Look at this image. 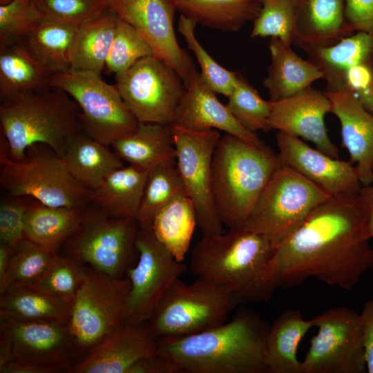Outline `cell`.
Instances as JSON below:
<instances>
[{
  "mask_svg": "<svg viewBox=\"0 0 373 373\" xmlns=\"http://www.w3.org/2000/svg\"><path fill=\"white\" fill-rule=\"evenodd\" d=\"M269 326L256 314L239 309L229 323L196 334L161 336L157 353L180 373H263Z\"/></svg>",
  "mask_w": 373,
  "mask_h": 373,
  "instance_id": "7a4b0ae2",
  "label": "cell"
},
{
  "mask_svg": "<svg viewBox=\"0 0 373 373\" xmlns=\"http://www.w3.org/2000/svg\"><path fill=\"white\" fill-rule=\"evenodd\" d=\"M323 73L326 90H336L346 73L373 55V38L363 32L344 37L330 46L300 48Z\"/></svg>",
  "mask_w": 373,
  "mask_h": 373,
  "instance_id": "1f68e13d",
  "label": "cell"
},
{
  "mask_svg": "<svg viewBox=\"0 0 373 373\" xmlns=\"http://www.w3.org/2000/svg\"><path fill=\"white\" fill-rule=\"evenodd\" d=\"M11 1H12V0H0V4L1 5L6 4V3H8L10 2Z\"/></svg>",
  "mask_w": 373,
  "mask_h": 373,
  "instance_id": "11a10c76",
  "label": "cell"
},
{
  "mask_svg": "<svg viewBox=\"0 0 373 373\" xmlns=\"http://www.w3.org/2000/svg\"><path fill=\"white\" fill-rule=\"evenodd\" d=\"M360 318L367 372L373 373V300L365 303Z\"/></svg>",
  "mask_w": 373,
  "mask_h": 373,
  "instance_id": "681fc988",
  "label": "cell"
},
{
  "mask_svg": "<svg viewBox=\"0 0 373 373\" xmlns=\"http://www.w3.org/2000/svg\"><path fill=\"white\" fill-rule=\"evenodd\" d=\"M216 94L202 81L193 61L184 93L171 125L193 131H222L254 146H265L256 133L245 129L237 121Z\"/></svg>",
  "mask_w": 373,
  "mask_h": 373,
  "instance_id": "ffe728a7",
  "label": "cell"
},
{
  "mask_svg": "<svg viewBox=\"0 0 373 373\" xmlns=\"http://www.w3.org/2000/svg\"><path fill=\"white\" fill-rule=\"evenodd\" d=\"M61 158L72 177L89 191L96 189L110 173L124 166L113 150L84 131L68 140Z\"/></svg>",
  "mask_w": 373,
  "mask_h": 373,
  "instance_id": "4316f807",
  "label": "cell"
},
{
  "mask_svg": "<svg viewBox=\"0 0 373 373\" xmlns=\"http://www.w3.org/2000/svg\"><path fill=\"white\" fill-rule=\"evenodd\" d=\"M12 249L0 244V293L4 289L6 276Z\"/></svg>",
  "mask_w": 373,
  "mask_h": 373,
  "instance_id": "f5cc1de1",
  "label": "cell"
},
{
  "mask_svg": "<svg viewBox=\"0 0 373 373\" xmlns=\"http://www.w3.org/2000/svg\"><path fill=\"white\" fill-rule=\"evenodd\" d=\"M63 369L38 363L10 361L0 365V373H57Z\"/></svg>",
  "mask_w": 373,
  "mask_h": 373,
  "instance_id": "f907efd6",
  "label": "cell"
},
{
  "mask_svg": "<svg viewBox=\"0 0 373 373\" xmlns=\"http://www.w3.org/2000/svg\"><path fill=\"white\" fill-rule=\"evenodd\" d=\"M330 197L316 184L281 164L242 228L267 236L277 247Z\"/></svg>",
  "mask_w": 373,
  "mask_h": 373,
  "instance_id": "30bf717a",
  "label": "cell"
},
{
  "mask_svg": "<svg viewBox=\"0 0 373 373\" xmlns=\"http://www.w3.org/2000/svg\"><path fill=\"white\" fill-rule=\"evenodd\" d=\"M127 373H180L169 358L157 353L142 358L134 363Z\"/></svg>",
  "mask_w": 373,
  "mask_h": 373,
  "instance_id": "c3c4849f",
  "label": "cell"
},
{
  "mask_svg": "<svg viewBox=\"0 0 373 373\" xmlns=\"http://www.w3.org/2000/svg\"><path fill=\"white\" fill-rule=\"evenodd\" d=\"M254 20L251 37H277L287 45L295 44L296 15L294 0H261Z\"/></svg>",
  "mask_w": 373,
  "mask_h": 373,
  "instance_id": "60d3db41",
  "label": "cell"
},
{
  "mask_svg": "<svg viewBox=\"0 0 373 373\" xmlns=\"http://www.w3.org/2000/svg\"><path fill=\"white\" fill-rule=\"evenodd\" d=\"M196 25L193 20L180 15L178 30L199 63L202 81L214 93L228 97L235 88L238 73L222 67L209 55L195 36Z\"/></svg>",
  "mask_w": 373,
  "mask_h": 373,
  "instance_id": "ab89813d",
  "label": "cell"
},
{
  "mask_svg": "<svg viewBox=\"0 0 373 373\" xmlns=\"http://www.w3.org/2000/svg\"><path fill=\"white\" fill-rule=\"evenodd\" d=\"M154 55L153 49L139 32L118 17L115 37L105 68L109 73L121 74L138 60Z\"/></svg>",
  "mask_w": 373,
  "mask_h": 373,
  "instance_id": "b9f144b4",
  "label": "cell"
},
{
  "mask_svg": "<svg viewBox=\"0 0 373 373\" xmlns=\"http://www.w3.org/2000/svg\"><path fill=\"white\" fill-rule=\"evenodd\" d=\"M366 213L367 233L373 238V186H362L358 192Z\"/></svg>",
  "mask_w": 373,
  "mask_h": 373,
  "instance_id": "816d5d0a",
  "label": "cell"
},
{
  "mask_svg": "<svg viewBox=\"0 0 373 373\" xmlns=\"http://www.w3.org/2000/svg\"><path fill=\"white\" fill-rule=\"evenodd\" d=\"M108 5L119 18L139 32L154 55L173 67L186 86L193 59L178 42L173 0H108Z\"/></svg>",
  "mask_w": 373,
  "mask_h": 373,
  "instance_id": "e0dca14e",
  "label": "cell"
},
{
  "mask_svg": "<svg viewBox=\"0 0 373 373\" xmlns=\"http://www.w3.org/2000/svg\"><path fill=\"white\" fill-rule=\"evenodd\" d=\"M370 239L358 193L330 197L276 247L267 278L289 288L316 277L350 289L373 267Z\"/></svg>",
  "mask_w": 373,
  "mask_h": 373,
  "instance_id": "6da1fadb",
  "label": "cell"
},
{
  "mask_svg": "<svg viewBox=\"0 0 373 373\" xmlns=\"http://www.w3.org/2000/svg\"><path fill=\"white\" fill-rule=\"evenodd\" d=\"M44 18L35 0H12L0 6V46L23 40Z\"/></svg>",
  "mask_w": 373,
  "mask_h": 373,
  "instance_id": "ee69618b",
  "label": "cell"
},
{
  "mask_svg": "<svg viewBox=\"0 0 373 373\" xmlns=\"http://www.w3.org/2000/svg\"><path fill=\"white\" fill-rule=\"evenodd\" d=\"M80 115L76 102L54 86L1 102L0 133L9 156L20 160L29 147L43 144L61 157L68 140L84 131Z\"/></svg>",
  "mask_w": 373,
  "mask_h": 373,
  "instance_id": "5b68a950",
  "label": "cell"
},
{
  "mask_svg": "<svg viewBox=\"0 0 373 373\" xmlns=\"http://www.w3.org/2000/svg\"><path fill=\"white\" fill-rule=\"evenodd\" d=\"M281 164L267 145L256 146L227 133L220 137L212 158V193L223 224L229 229L244 227Z\"/></svg>",
  "mask_w": 373,
  "mask_h": 373,
  "instance_id": "277c9868",
  "label": "cell"
},
{
  "mask_svg": "<svg viewBox=\"0 0 373 373\" xmlns=\"http://www.w3.org/2000/svg\"><path fill=\"white\" fill-rule=\"evenodd\" d=\"M331 113L338 119L343 146L350 153L362 186L370 185L373 170V113L350 90L325 92Z\"/></svg>",
  "mask_w": 373,
  "mask_h": 373,
  "instance_id": "7402d4cb",
  "label": "cell"
},
{
  "mask_svg": "<svg viewBox=\"0 0 373 373\" xmlns=\"http://www.w3.org/2000/svg\"><path fill=\"white\" fill-rule=\"evenodd\" d=\"M136 249L138 261L126 272L131 289L126 325L148 322L167 288L186 269L151 230L140 228Z\"/></svg>",
  "mask_w": 373,
  "mask_h": 373,
  "instance_id": "2e32d148",
  "label": "cell"
},
{
  "mask_svg": "<svg viewBox=\"0 0 373 373\" xmlns=\"http://www.w3.org/2000/svg\"><path fill=\"white\" fill-rule=\"evenodd\" d=\"M356 96L364 107L373 113V84L367 90Z\"/></svg>",
  "mask_w": 373,
  "mask_h": 373,
  "instance_id": "db71d44e",
  "label": "cell"
},
{
  "mask_svg": "<svg viewBox=\"0 0 373 373\" xmlns=\"http://www.w3.org/2000/svg\"><path fill=\"white\" fill-rule=\"evenodd\" d=\"M9 196L0 204V244L14 249L24 239L26 213L34 199Z\"/></svg>",
  "mask_w": 373,
  "mask_h": 373,
  "instance_id": "bcb514c9",
  "label": "cell"
},
{
  "mask_svg": "<svg viewBox=\"0 0 373 373\" xmlns=\"http://www.w3.org/2000/svg\"><path fill=\"white\" fill-rule=\"evenodd\" d=\"M186 195L176 161L162 162L152 168L144 186L135 219L140 229L151 230L157 213L176 197Z\"/></svg>",
  "mask_w": 373,
  "mask_h": 373,
  "instance_id": "8d00e7d4",
  "label": "cell"
},
{
  "mask_svg": "<svg viewBox=\"0 0 373 373\" xmlns=\"http://www.w3.org/2000/svg\"><path fill=\"white\" fill-rule=\"evenodd\" d=\"M150 170L130 164L115 170L89 191L90 204L111 217L135 218Z\"/></svg>",
  "mask_w": 373,
  "mask_h": 373,
  "instance_id": "484cf974",
  "label": "cell"
},
{
  "mask_svg": "<svg viewBox=\"0 0 373 373\" xmlns=\"http://www.w3.org/2000/svg\"><path fill=\"white\" fill-rule=\"evenodd\" d=\"M175 10L196 23L213 29L234 32L254 20L261 0H173Z\"/></svg>",
  "mask_w": 373,
  "mask_h": 373,
  "instance_id": "d6a6232c",
  "label": "cell"
},
{
  "mask_svg": "<svg viewBox=\"0 0 373 373\" xmlns=\"http://www.w3.org/2000/svg\"><path fill=\"white\" fill-rule=\"evenodd\" d=\"M197 217L195 207L186 195L176 197L155 216L151 231L156 238L182 262L187 254Z\"/></svg>",
  "mask_w": 373,
  "mask_h": 373,
  "instance_id": "e575fe53",
  "label": "cell"
},
{
  "mask_svg": "<svg viewBox=\"0 0 373 373\" xmlns=\"http://www.w3.org/2000/svg\"><path fill=\"white\" fill-rule=\"evenodd\" d=\"M79 25L43 18L23 41L34 56L54 73L70 68V54Z\"/></svg>",
  "mask_w": 373,
  "mask_h": 373,
  "instance_id": "836d02e7",
  "label": "cell"
},
{
  "mask_svg": "<svg viewBox=\"0 0 373 373\" xmlns=\"http://www.w3.org/2000/svg\"><path fill=\"white\" fill-rule=\"evenodd\" d=\"M158 337L149 322L127 325L73 365L68 373H127L140 359L157 354Z\"/></svg>",
  "mask_w": 373,
  "mask_h": 373,
  "instance_id": "44dd1931",
  "label": "cell"
},
{
  "mask_svg": "<svg viewBox=\"0 0 373 373\" xmlns=\"http://www.w3.org/2000/svg\"><path fill=\"white\" fill-rule=\"evenodd\" d=\"M113 151L128 164L150 170L167 161H176L171 125L140 122L131 133L115 141Z\"/></svg>",
  "mask_w": 373,
  "mask_h": 373,
  "instance_id": "f1b7e54d",
  "label": "cell"
},
{
  "mask_svg": "<svg viewBox=\"0 0 373 373\" xmlns=\"http://www.w3.org/2000/svg\"><path fill=\"white\" fill-rule=\"evenodd\" d=\"M0 186L9 195L28 197L53 207L85 209L89 190L70 175L63 159L43 144L29 147L24 156H9L0 133Z\"/></svg>",
  "mask_w": 373,
  "mask_h": 373,
  "instance_id": "8992f818",
  "label": "cell"
},
{
  "mask_svg": "<svg viewBox=\"0 0 373 373\" xmlns=\"http://www.w3.org/2000/svg\"><path fill=\"white\" fill-rule=\"evenodd\" d=\"M115 86L139 122L171 125L186 86L178 72L155 55L115 75Z\"/></svg>",
  "mask_w": 373,
  "mask_h": 373,
  "instance_id": "7c38bea8",
  "label": "cell"
},
{
  "mask_svg": "<svg viewBox=\"0 0 373 373\" xmlns=\"http://www.w3.org/2000/svg\"><path fill=\"white\" fill-rule=\"evenodd\" d=\"M318 330L310 341L302 373H364L367 371L360 314L340 307L315 316Z\"/></svg>",
  "mask_w": 373,
  "mask_h": 373,
  "instance_id": "4fadbf2b",
  "label": "cell"
},
{
  "mask_svg": "<svg viewBox=\"0 0 373 373\" xmlns=\"http://www.w3.org/2000/svg\"><path fill=\"white\" fill-rule=\"evenodd\" d=\"M345 15L353 32H363L373 38V0H345Z\"/></svg>",
  "mask_w": 373,
  "mask_h": 373,
  "instance_id": "7dc6e473",
  "label": "cell"
},
{
  "mask_svg": "<svg viewBox=\"0 0 373 373\" xmlns=\"http://www.w3.org/2000/svg\"><path fill=\"white\" fill-rule=\"evenodd\" d=\"M227 107L247 130L256 133L258 131H271L268 123L272 102L264 99L257 90L241 74H238L233 92L228 97Z\"/></svg>",
  "mask_w": 373,
  "mask_h": 373,
  "instance_id": "f35d334b",
  "label": "cell"
},
{
  "mask_svg": "<svg viewBox=\"0 0 373 373\" xmlns=\"http://www.w3.org/2000/svg\"><path fill=\"white\" fill-rule=\"evenodd\" d=\"M50 86L64 90L76 102L81 109L84 131L106 146H111L117 140L131 133L140 123L115 84L105 82L101 74L68 69L55 73Z\"/></svg>",
  "mask_w": 373,
  "mask_h": 373,
  "instance_id": "8fae6325",
  "label": "cell"
},
{
  "mask_svg": "<svg viewBox=\"0 0 373 373\" xmlns=\"http://www.w3.org/2000/svg\"><path fill=\"white\" fill-rule=\"evenodd\" d=\"M58 256L57 252L24 238L12 249L1 293L10 287H32L48 271Z\"/></svg>",
  "mask_w": 373,
  "mask_h": 373,
  "instance_id": "74e56055",
  "label": "cell"
},
{
  "mask_svg": "<svg viewBox=\"0 0 373 373\" xmlns=\"http://www.w3.org/2000/svg\"><path fill=\"white\" fill-rule=\"evenodd\" d=\"M297 309L284 311L269 326L266 336L265 365L269 373H302L297 357L300 341L314 327Z\"/></svg>",
  "mask_w": 373,
  "mask_h": 373,
  "instance_id": "83f0119b",
  "label": "cell"
},
{
  "mask_svg": "<svg viewBox=\"0 0 373 373\" xmlns=\"http://www.w3.org/2000/svg\"><path fill=\"white\" fill-rule=\"evenodd\" d=\"M240 303L220 284L198 278L187 285L178 278L164 293L148 322L158 338L196 334L224 323Z\"/></svg>",
  "mask_w": 373,
  "mask_h": 373,
  "instance_id": "52a82bcc",
  "label": "cell"
},
{
  "mask_svg": "<svg viewBox=\"0 0 373 373\" xmlns=\"http://www.w3.org/2000/svg\"><path fill=\"white\" fill-rule=\"evenodd\" d=\"M139 230L135 218L111 217L88 204L79 227L63 245V251L102 274L124 278L137 250Z\"/></svg>",
  "mask_w": 373,
  "mask_h": 373,
  "instance_id": "9c48e42d",
  "label": "cell"
},
{
  "mask_svg": "<svg viewBox=\"0 0 373 373\" xmlns=\"http://www.w3.org/2000/svg\"><path fill=\"white\" fill-rule=\"evenodd\" d=\"M55 73L38 60L23 40L0 46V101L50 88Z\"/></svg>",
  "mask_w": 373,
  "mask_h": 373,
  "instance_id": "cb8c5ba5",
  "label": "cell"
},
{
  "mask_svg": "<svg viewBox=\"0 0 373 373\" xmlns=\"http://www.w3.org/2000/svg\"><path fill=\"white\" fill-rule=\"evenodd\" d=\"M71 303L31 287L8 288L0 294V316L68 322Z\"/></svg>",
  "mask_w": 373,
  "mask_h": 373,
  "instance_id": "d590c367",
  "label": "cell"
},
{
  "mask_svg": "<svg viewBox=\"0 0 373 373\" xmlns=\"http://www.w3.org/2000/svg\"><path fill=\"white\" fill-rule=\"evenodd\" d=\"M276 140L282 164L316 184L331 197L356 194L361 190L362 184L350 161L332 157L299 137L280 131Z\"/></svg>",
  "mask_w": 373,
  "mask_h": 373,
  "instance_id": "ac0fdd59",
  "label": "cell"
},
{
  "mask_svg": "<svg viewBox=\"0 0 373 373\" xmlns=\"http://www.w3.org/2000/svg\"><path fill=\"white\" fill-rule=\"evenodd\" d=\"M118 16L108 7L78 26L70 69L101 74L113 41Z\"/></svg>",
  "mask_w": 373,
  "mask_h": 373,
  "instance_id": "f546056e",
  "label": "cell"
},
{
  "mask_svg": "<svg viewBox=\"0 0 373 373\" xmlns=\"http://www.w3.org/2000/svg\"><path fill=\"white\" fill-rule=\"evenodd\" d=\"M86 275L85 265L59 255L44 276L32 287L72 304Z\"/></svg>",
  "mask_w": 373,
  "mask_h": 373,
  "instance_id": "7bdbcfd3",
  "label": "cell"
},
{
  "mask_svg": "<svg viewBox=\"0 0 373 373\" xmlns=\"http://www.w3.org/2000/svg\"><path fill=\"white\" fill-rule=\"evenodd\" d=\"M295 44L330 46L352 35L345 15V0H294Z\"/></svg>",
  "mask_w": 373,
  "mask_h": 373,
  "instance_id": "603a6c76",
  "label": "cell"
},
{
  "mask_svg": "<svg viewBox=\"0 0 373 373\" xmlns=\"http://www.w3.org/2000/svg\"><path fill=\"white\" fill-rule=\"evenodd\" d=\"M331 111V102L326 93L311 86L272 102L268 123L271 130L310 141L317 149L338 158V149L329 139L325 124V117Z\"/></svg>",
  "mask_w": 373,
  "mask_h": 373,
  "instance_id": "d6986e66",
  "label": "cell"
},
{
  "mask_svg": "<svg viewBox=\"0 0 373 373\" xmlns=\"http://www.w3.org/2000/svg\"><path fill=\"white\" fill-rule=\"evenodd\" d=\"M86 275L72 302L68 325L84 356L126 325L128 278H117L85 266Z\"/></svg>",
  "mask_w": 373,
  "mask_h": 373,
  "instance_id": "ba28073f",
  "label": "cell"
},
{
  "mask_svg": "<svg viewBox=\"0 0 373 373\" xmlns=\"http://www.w3.org/2000/svg\"><path fill=\"white\" fill-rule=\"evenodd\" d=\"M84 209L32 200L26 213L24 238L58 253L79 227Z\"/></svg>",
  "mask_w": 373,
  "mask_h": 373,
  "instance_id": "4dcf8cb0",
  "label": "cell"
},
{
  "mask_svg": "<svg viewBox=\"0 0 373 373\" xmlns=\"http://www.w3.org/2000/svg\"><path fill=\"white\" fill-rule=\"evenodd\" d=\"M276 249L267 236L244 228L203 235L193 249L191 271L226 287L240 303L268 301L276 288L267 278Z\"/></svg>",
  "mask_w": 373,
  "mask_h": 373,
  "instance_id": "3957f363",
  "label": "cell"
},
{
  "mask_svg": "<svg viewBox=\"0 0 373 373\" xmlns=\"http://www.w3.org/2000/svg\"><path fill=\"white\" fill-rule=\"evenodd\" d=\"M68 322L0 316V365L38 363L66 372L80 359Z\"/></svg>",
  "mask_w": 373,
  "mask_h": 373,
  "instance_id": "5bb4252c",
  "label": "cell"
},
{
  "mask_svg": "<svg viewBox=\"0 0 373 373\" xmlns=\"http://www.w3.org/2000/svg\"><path fill=\"white\" fill-rule=\"evenodd\" d=\"M176 163L186 195L195 207L203 235L223 233L212 193V158L221 137L216 129L193 131L173 126Z\"/></svg>",
  "mask_w": 373,
  "mask_h": 373,
  "instance_id": "9a60e30c",
  "label": "cell"
},
{
  "mask_svg": "<svg viewBox=\"0 0 373 373\" xmlns=\"http://www.w3.org/2000/svg\"><path fill=\"white\" fill-rule=\"evenodd\" d=\"M271 63L263 85L269 100L276 102L290 97L323 79V73L308 59H303L277 37L269 44Z\"/></svg>",
  "mask_w": 373,
  "mask_h": 373,
  "instance_id": "d4e9b609",
  "label": "cell"
},
{
  "mask_svg": "<svg viewBox=\"0 0 373 373\" xmlns=\"http://www.w3.org/2000/svg\"><path fill=\"white\" fill-rule=\"evenodd\" d=\"M372 182H373V170H372Z\"/></svg>",
  "mask_w": 373,
  "mask_h": 373,
  "instance_id": "9f6ffc18",
  "label": "cell"
},
{
  "mask_svg": "<svg viewBox=\"0 0 373 373\" xmlns=\"http://www.w3.org/2000/svg\"><path fill=\"white\" fill-rule=\"evenodd\" d=\"M44 18L79 25L108 8L104 0H35Z\"/></svg>",
  "mask_w": 373,
  "mask_h": 373,
  "instance_id": "f6af8a7d",
  "label": "cell"
},
{
  "mask_svg": "<svg viewBox=\"0 0 373 373\" xmlns=\"http://www.w3.org/2000/svg\"><path fill=\"white\" fill-rule=\"evenodd\" d=\"M105 1H106V3H108V0H104Z\"/></svg>",
  "mask_w": 373,
  "mask_h": 373,
  "instance_id": "6f0895ef",
  "label": "cell"
}]
</instances>
